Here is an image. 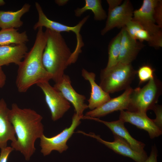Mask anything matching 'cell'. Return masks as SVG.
Instances as JSON below:
<instances>
[{
    "mask_svg": "<svg viewBox=\"0 0 162 162\" xmlns=\"http://www.w3.org/2000/svg\"><path fill=\"white\" fill-rule=\"evenodd\" d=\"M38 29L33 46L18 65L15 84L18 91L21 93L26 92L34 84L49 82L52 79L51 75L44 68L42 62L46 36L43 27Z\"/></svg>",
    "mask_w": 162,
    "mask_h": 162,
    "instance_id": "7a4b0ae2",
    "label": "cell"
},
{
    "mask_svg": "<svg viewBox=\"0 0 162 162\" xmlns=\"http://www.w3.org/2000/svg\"><path fill=\"white\" fill-rule=\"evenodd\" d=\"M77 132L94 138L115 153L130 158L136 162H144L148 157L146 152L140 153L135 152L124 139L117 135H113L114 140L110 142L103 140L99 135L93 133L87 134L80 130H78Z\"/></svg>",
    "mask_w": 162,
    "mask_h": 162,
    "instance_id": "8fae6325",
    "label": "cell"
},
{
    "mask_svg": "<svg viewBox=\"0 0 162 162\" xmlns=\"http://www.w3.org/2000/svg\"><path fill=\"white\" fill-rule=\"evenodd\" d=\"M121 31L122 36L120 50L118 63L131 64L144 45L142 42L132 38L124 27Z\"/></svg>",
    "mask_w": 162,
    "mask_h": 162,
    "instance_id": "9a60e30c",
    "label": "cell"
},
{
    "mask_svg": "<svg viewBox=\"0 0 162 162\" xmlns=\"http://www.w3.org/2000/svg\"><path fill=\"white\" fill-rule=\"evenodd\" d=\"M133 89L130 87L126 89L121 95L112 98L99 107L87 112L86 117L99 118L105 116L115 111L128 110L130 94Z\"/></svg>",
    "mask_w": 162,
    "mask_h": 162,
    "instance_id": "7c38bea8",
    "label": "cell"
},
{
    "mask_svg": "<svg viewBox=\"0 0 162 162\" xmlns=\"http://www.w3.org/2000/svg\"><path fill=\"white\" fill-rule=\"evenodd\" d=\"M14 149L10 146H7L1 149L0 154V162H7L10 153Z\"/></svg>",
    "mask_w": 162,
    "mask_h": 162,
    "instance_id": "f1b7e54d",
    "label": "cell"
},
{
    "mask_svg": "<svg viewBox=\"0 0 162 162\" xmlns=\"http://www.w3.org/2000/svg\"><path fill=\"white\" fill-rule=\"evenodd\" d=\"M82 76L88 81L90 84L91 92L88 101V108L93 110L100 106L109 100L111 98L109 94L104 91L95 81V74L83 68L81 71Z\"/></svg>",
    "mask_w": 162,
    "mask_h": 162,
    "instance_id": "e0dca14e",
    "label": "cell"
},
{
    "mask_svg": "<svg viewBox=\"0 0 162 162\" xmlns=\"http://www.w3.org/2000/svg\"><path fill=\"white\" fill-rule=\"evenodd\" d=\"M53 87L60 92L65 99L72 104L75 112L80 116H83V112L88 108V105L85 104L86 97L77 93L71 85L69 76L64 74L59 82L55 83Z\"/></svg>",
    "mask_w": 162,
    "mask_h": 162,
    "instance_id": "4fadbf2b",
    "label": "cell"
},
{
    "mask_svg": "<svg viewBox=\"0 0 162 162\" xmlns=\"http://www.w3.org/2000/svg\"><path fill=\"white\" fill-rule=\"evenodd\" d=\"M82 119L93 120L103 123L112 131L113 135H116L124 139L133 150L138 153H144L145 145L141 142L137 140L130 134L124 126V122L120 119L111 122L103 121L98 118L86 117Z\"/></svg>",
    "mask_w": 162,
    "mask_h": 162,
    "instance_id": "2e32d148",
    "label": "cell"
},
{
    "mask_svg": "<svg viewBox=\"0 0 162 162\" xmlns=\"http://www.w3.org/2000/svg\"><path fill=\"white\" fill-rule=\"evenodd\" d=\"M162 86L160 81L154 76L143 87L133 89L127 111L146 113L148 110H152L162 94Z\"/></svg>",
    "mask_w": 162,
    "mask_h": 162,
    "instance_id": "5b68a950",
    "label": "cell"
},
{
    "mask_svg": "<svg viewBox=\"0 0 162 162\" xmlns=\"http://www.w3.org/2000/svg\"><path fill=\"white\" fill-rule=\"evenodd\" d=\"M35 6L38 15V21L33 26L34 30L39 27H44L56 32L61 33L62 32H73L76 35V44L75 49L72 52L70 57L73 62H76L79 54L82 52V48L84 44L80 34V31L83 25L89 18V15H87L74 26H69L49 19L44 12L40 4L38 2H35Z\"/></svg>",
    "mask_w": 162,
    "mask_h": 162,
    "instance_id": "52a82bcc",
    "label": "cell"
},
{
    "mask_svg": "<svg viewBox=\"0 0 162 162\" xmlns=\"http://www.w3.org/2000/svg\"><path fill=\"white\" fill-rule=\"evenodd\" d=\"M121 0H107L108 12L104 27L101 31L104 35L115 28H123L132 19L134 10L129 0L122 4Z\"/></svg>",
    "mask_w": 162,
    "mask_h": 162,
    "instance_id": "ba28073f",
    "label": "cell"
},
{
    "mask_svg": "<svg viewBox=\"0 0 162 162\" xmlns=\"http://www.w3.org/2000/svg\"><path fill=\"white\" fill-rule=\"evenodd\" d=\"M36 85L43 92L46 103L51 112L52 120L55 121L62 118L70 108V103L49 82L39 83Z\"/></svg>",
    "mask_w": 162,
    "mask_h": 162,
    "instance_id": "30bf717a",
    "label": "cell"
},
{
    "mask_svg": "<svg viewBox=\"0 0 162 162\" xmlns=\"http://www.w3.org/2000/svg\"><path fill=\"white\" fill-rule=\"evenodd\" d=\"M154 112L156 118L152 119L155 125L162 130V107L159 105L156 104L152 110Z\"/></svg>",
    "mask_w": 162,
    "mask_h": 162,
    "instance_id": "4316f807",
    "label": "cell"
},
{
    "mask_svg": "<svg viewBox=\"0 0 162 162\" xmlns=\"http://www.w3.org/2000/svg\"><path fill=\"white\" fill-rule=\"evenodd\" d=\"M88 10H91L94 14V19L97 21H101L107 18L106 12L103 9L101 1L100 0H85L84 6L81 8H78L74 10L75 16H81Z\"/></svg>",
    "mask_w": 162,
    "mask_h": 162,
    "instance_id": "7402d4cb",
    "label": "cell"
},
{
    "mask_svg": "<svg viewBox=\"0 0 162 162\" xmlns=\"http://www.w3.org/2000/svg\"><path fill=\"white\" fill-rule=\"evenodd\" d=\"M124 27L129 35L134 39L136 33L142 28L139 23L132 20L129 22Z\"/></svg>",
    "mask_w": 162,
    "mask_h": 162,
    "instance_id": "d4e9b609",
    "label": "cell"
},
{
    "mask_svg": "<svg viewBox=\"0 0 162 162\" xmlns=\"http://www.w3.org/2000/svg\"><path fill=\"white\" fill-rule=\"evenodd\" d=\"M44 32L46 42L43 54V63L56 83L61 81L65 70L69 65L72 52L61 33L48 28Z\"/></svg>",
    "mask_w": 162,
    "mask_h": 162,
    "instance_id": "3957f363",
    "label": "cell"
},
{
    "mask_svg": "<svg viewBox=\"0 0 162 162\" xmlns=\"http://www.w3.org/2000/svg\"><path fill=\"white\" fill-rule=\"evenodd\" d=\"M119 119L124 123H129L139 128L146 130L151 139L158 137L162 134V130L155 125L146 113L122 110L120 111Z\"/></svg>",
    "mask_w": 162,
    "mask_h": 162,
    "instance_id": "5bb4252c",
    "label": "cell"
},
{
    "mask_svg": "<svg viewBox=\"0 0 162 162\" xmlns=\"http://www.w3.org/2000/svg\"><path fill=\"white\" fill-rule=\"evenodd\" d=\"M10 109L3 98L0 99V149L7 147L9 140H16L14 128L9 118Z\"/></svg>",
    "mask_w": 162,
    "mask_h": 162,
    "instance_id": "ac0fdd59",
    "label": "cell"
},
{
    "mask_svg": "<svg viewBox=\"0 0 162 162\" xmlns=\"http://www.w3.org/2000/svg\"><path fill=\"white\" fill-rule=\"evenodd\" d=\"M17 29H2L0 31V46L26 44L29 40L26 31L21 33Z\"/></svg>",
    "mask_w": 162,
    "mask_h": 162,
    "instance_id": "44dd1931",
    "label": "cell"
},
{
    "mask_svg": "<svg viewBox=\"0 0 162 162\" xmlns=\"http://www.w3.org/2000/svg\"><path fill=\"white\" fill-rule=\"evenodd\" d=\"M135 39L139 40L140 42L143 41L148 42V44L150 41V37L148 33L143 28L139 30L136 34Z\"/></svg>",
    "mask_w": 162,
    "mask_h": 162,
    "instance_id": "83f0119b",
    "label": "cell"
},
{
    "mask_svg": "<svg viewBox=\"0 0 162 162\" xmlns=\"http://www.w3.org/2000/svg\"><path fill=\"white\" fill-rule=\"evenodd\" d=\"M5 4V3L4 0H0V6L3 5Z\"/></svg>",
    "mask_w": 162,
    "mask_h": 162,
    "instance_id": "d6a6232c",
    "label": "cell"
},
{
    "mask_svg": "<svg viewBox=\"0 0 162 162\" xmlns=\"http://www.w3.org/2000/svg\"><path fill=\"white\" fill-rule=\"evenodd\" d=\"M68 0H55V2L59 6L64 5L67 3Z\"/></svg>",
    "mask_w": 162,
    "mask_h": 162,
    "instance_id": "1f68e13d",
    "label": "cell"
},
{
    "mask_svg": "<svg viewBox=\"0 0 162 162\" xmlns=\"http://www.w3.org/2000/svg\"><path fill=\"white\" fill-rule=\"evenodd\" d=\"M158 150L155 145L152 147L151 152L149 156L147 157L144 162H157V157Z\"/></svg>",
    "mask_w": 162,
    "mask_h": 162,
    "instance_id": "f546056e",
    "label": "cell"
},
{
    "mask_svg": "<svg viewBox=\"0 0 162 162\" xmlns=\"http://www.w3.org/2000/svg\"><path fill=\"white\" fill-rule=\"evenodd\" d=\"M6 80V76L3 70L2 67H0V88L4 86Z\"/></svg>",
    "mask_w": 162,
    "mask_h": 162,
    "instance_id": "4dcf8cb0",
    "label": "cell"
},
{
    "mask_svg": "<svg viewBox=\"0 0 162 162\" xmlns=\"http://www.w3.org/2000/svg\"><path fill=\"white\" fill-rule=\"evenodd\" d=\"M83 116H80L74 113L72 118L70 126L66 128L59 134L54 136L48 137L44 134L40 137V152L44 156L50 154L54 150L60 153L66 151L68 148L67 143L71 137L76 128L81 123L80 120Z\"/></svg>",
    "mask_w": 162,
    "mask_h": 162,
    "instance_id": "9c48e42d",
    "label": "cell"
},
{
    "mask_svg": "<svg viewBox=\"0 0 162 162\" xmlns=\"http://www.w3.org/2000/svg\"><path fill=\"white\" fill-rule=\"evenodd\" d=\"M158 1L144 0L141 7L134 11L132 19L147 32L150 37L149 45L156 49L162 46V28L156 24L154 17Z\"/></svg>",
    "mask_w": 162,
    "mask_h": 162,
    "instance_id": "8992f818",
    "label": "cell"
},
{
    "mask_svg": "<svg viewBox=\"0 0 162 162\" xmlns=\"http://www.w3.org/2000/svg\"><path fill=\"white\" fill-rule=\"evenodd\" d=\"M154 69L148 64L143 65L140 67L136 71L139 81V84H141L152 79L154 76Z\"/></svg>",
    "mask_w": 162,
    "mask_h": 162,
    "instance_id": "cb8c5ba5",
    "label": "cell"
},
{
    "mask_svg": "<svg viewBox=\"0 0 162 162\" xmlns=\"http://www.w3.org/2000/svg\"><path fill=\"white\" fill-rule=\"evenodd\" d=\"M28 50L25 44L0 46V67L12 63L18 66Z\"/></svg>",
    "mask_w": 162,
    "mask_h": 162,
    "instance_id": "d6986e66",
    "label": "cell"
},
{
    "mask_svg": "<svg viewBox=\"0 0 162 162\" xmlns=\"http://www.w3.org/2000/svg\"><path fill=\"white\" fill-rule=\"evenodd\" d=\"M8 117L16 136V140L11 143V147L28 161L35 151L36 140L44 134L43 117L35 110L21 108L15 103L12 104Z\"/></svg>",
    "mask_w": 162,
    "mask_h": 162,
    "instance_id": "6da1fadb",
    "label": "cell"
},
{
    "mask_svg": "<svg viewBox=\"0 0 162 162\" xmlns=\"http://www.w3.org/2000/svg\"><path fill=\"white\" fill-rule=\"evenodd\" d=\"M154 17L156 24L160 28L162 27V1L158 0L155 7Z\"/></svg>",
    "mask_w": 162,
    "mask_h": 162,
    "instance_id": "484cf974",
    "label": "cell"
},
{
    "mask_svg": "<svg viewBox=\"0 0 162 162\" xmlns=\"http://www.w3.org/2000/svg\"><path fill=\"white\" fill-rule=\"evenodd\" d=\"M30 7L29 4L26 3L16 11L0 10V28L2 29L20 28L23 24L21 18L29 11Z\"/></svg>",
    "mask_w": 162,
    "mask_h": 162,
    "instance_id": "ffe728a7",
    "label": "cell"
},
{
    "mask_svg": "<svg viewBox=\"0 0 162 162\" xmlns=\"http://www.w3.org/2000/svg\"><path fill=\"white\" fill-rule=\"evenodd\" d=\"M136 73L131 64L118 63L109 69L101 70L99 86L109 94L125 90L130 87Z\"/></svg>",
    "mask_w": 162,
    "mask_h": 162,
    "instance_id": "277c9868",
    "label": "cell"
},
{
    "mask_svg": "<svg viewBox=\"0 0 162 162\" xmlns=\"http://www.w3.org/2000/svg\"><path fill=\"white\" fill-rule=\"evenodd\" d=\"M122 36L121 31L110 41L108 46V59L105 68L109 69L117 63L120 52Z\"/></svg>",
    "mask_w": 162,
    "mask_h": 162,
    "instance_id": "603a6c76",
    "label": "cell"
}]
</instances>
